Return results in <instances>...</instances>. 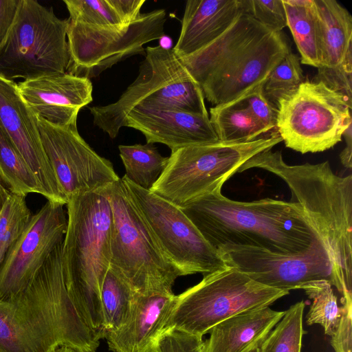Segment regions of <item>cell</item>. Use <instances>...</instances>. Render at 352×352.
Returning a JSON list of instances; mask_svg holds the SVG:
<instances>
[{
  "label": "cell",
  "mask_w": 352,
  "mask_h": 352,
  "mask_svg": "<svg viewBox=\"0 0 352 352\" xmlns=\"http://www.w3.org/2000/svg\"><path fill=\"white\" fill-rule=\"evenodd\" d=\"M69 19L35 0H19L11 29L0 46V76L27 80L67 72Z\"/></svg>",
  "instance_id": "cell-10"
},
{
  "label": "cell",
  "mask_w": 352,
  "mask_h": 352,
  "mask_svg": "<svg viewBox=\"0 0 352 352\" xmlns=\"http://www.w3.org/2000/svg\"><path fill=\"white\" fill-rule=\"evenodd\" d=\"M70 21L91 26L124 25L110 0H63Z\"/></svg>",
  "instance_id": "cell-33"
},
{
  "label": "cell",
  "mask_w": 352,
  "mask_h": 352,
  "mask_svg": "<svg viewBox=\"0 0 352 352\" xmlns=\"http://www.w3.org/2000/svg\"><path fill=\"white\" fill-rule=\"evenodd\" d=\"M301 289L312 300L306 316L307 324H318L326 335L332 336L340 320L342 307L338 305L331 283L325 280H315L306 283Z\"/></svg>",
  "instance_id": "cell-29"
},
{
  "label": "cell",
  "mask_w": 352,
  "mask_h": 352,
  "mask_svg": "<svg viewBox=\"0 0 352 352\" xmlns=\"http://www.w3.org/2000/svg\"><path fill=\"white\" fill-rule=\"evenodd\" d=\"M303 300L292 305L259 345V352H300L304 333Z\"/></svg>",
  "instance_id": "cell-30"
},
{
  "label": "cell",
  "mask_w": 352,
  "mask_h": 352,
  "mask_svg": "<svg viewBox=\"0 0 352 352\" xmlns=\"http://www.w3.org/2000/svg\"><path fill=\"white\" fill-rule=\"evenodd\" d=\"M342 136L344 137L346 145L340 154V161L342 165L348 168H351V154H352V135L351 125L344 132Z\"/></svg>",
  "instance_id": "cell-41"
},
{
  "label": "cell",
  "mask_w": 352,
  "mask_h": 352,
  "mask_svg": "<svg viewBox=\"0 0 352 352\" xmlns=\"http://www.w3.org/2000/svg\"><path fill=\"white\" fill-rule=\"evenodd\" d=\"M0 125L41 183L47 201L66 205L44 151L36 116L21 97L16 82L0 76Z\"/></svg>",
  "instance_id": "cell-17"
},
{
  "label": "cell",
  "mask_w": 352,
  "mask_h": 352,
  "mask_svg": "<svg viewBox=\"0 0 352 352\" xmlns=\"http://www.w3.org/2000/svg\"><path fill=\"white\" fill-rule=\"evenodd\" d=\"M218 252L228 267L274 289L289 292L320 280L331 283V263L320 240L306 251L298 254H280L236 245L222 247Z\"/></svg>",
  "instance_id": "cell-15"
},
{
  "label": "cell",
  "mask_w": 352,
  "mask_h": 352,
  "mask_svg": "<svg viewBox=\"0 0 352 352\" xmlns=\"http://www.w3.org/2000/svg\"><path fill=\"white\" fill-rule=\"evenodd\" d=\"M120 156L125 168L124 175L137 186L151 190L168 161L153 144L119 145Z\"/></svg>",
  "instance_id": "cell-26"
},
{
  "label": "cell",
  "mask_w": 352,
  "mask_h": 352,
  "mask_svg": "<svg viewBox=\"0 0 352 352\" xmlns=\"http://www.w3.org/2000/svg\"><path fill=\"white\" fill-rule=\"evenodd\" d=\"M287 27L300 55V63L320 67L313 0H283Z\"/></svg>",
  "instance_id": "cell-25"
},
{
  "label": "cell",
  "mask_w": 352,
  "mask_h": 352,
  "mask_svg": "<svg viewBox=\"0 0 352 352\" xmlns=\"http://www.w3.org/2000/svg\"><path fill=\"white\" fill-rule=\"evenodd\" d=\"M63 242L23 291L0 300V352H56L60 346L95 352L98 347L100 339L84 322L69 294Z\"/></svg>",
  "instance_id": "cell-1"
},
{
  "label": "cell",
  "mask_w": 352,
  "mask_h": 352,
  "mask_svg": "<svg viewBox=\"0 0 352 352\" xmlns=\"http://www.w3.org/2000/svg\"><path fill=\"white\" fill-rule=\"evenodd\" d=\"M106 188L68 199L62 250L69 294L84 322L100 339L105 337L100 292L110 267L113 228Z\"/></svg>",
  "instance_id": "cell-5"
},
{
  "label": "cell",
  "mask_w": 352,
  "mask_h": 352,
  "mask_svg": "<svg viewBox=\"0 0 352 352\" xmlns=\"http://www.w3.org/2000/svg\"><path fill=\"white\" fill-rule=\"evenodd\" d=\"M56 352H76L73 349L66 347V346H60L59 347Z\"/></svg>",
  "instance_id": "cell-42"
},
{
  "label": "cell",
  "mask_w": 352,
  "mask_h": 352,
  "mask_svg": "<svg viewBox=\"0 0 352 352\" xmlns=\"http://www.w3.org/2000/svg\"><path fill=\"white\" fill-rule=\"evenodd\" d=\"M341 302L342 315L331 344L335 352H352V300Z\"/></svg>",
  "instance_id": "cell-38"
},
{
  "label": "cell",
  "mask_w": 352,
  "mask_h": 352,
  "mask_svg": "<svg viewBox=\"0 0 352 352\" xmlns=\"http://www.w3.org/2000/svg\"><path fill=\"white\" fill-rule=\"evenodd\" d=\"M284 314L267 306L232 316L210 329L205 352H247L261 344Z\"/></svg>",
  "instance_id": "cell-22"
},
{
  "label": "cell",
  "mask_w": 352,
  "mask_h": 352,
  "mask_svg": "<svg viewBox=\"0 0 352 352\" xmlns=\"http://www.w3.org/2000/svg\"><path fill=\"white\" fill-rule=\"evenodd\" d=\"M166 21L164 9L141 13L124 25L91 26L69 20L67 72L91 80L132 56L145 54L144 45L164 36Z\"/></svg>",
  "instance_id": "cell-12"
},
{
  "label": "cell",
  "mask_w": 352,
  "mask_h": 352,
  "mask_svg": "<svg viewBox=\"0 0 352 352\" xmlns=\"http://www.w3.org/2000/svg\"><path fill=\"white\" fill-rule=\"evenodd\" d=\"M245 13L274 32L287 27L283 0H244Z\"/></svg>",
  "instance_id": "cell-35"
},
{
  "label": "cell",
  "mask_w": 352,
  "mask_h": 352,
  "mask_svg": "<svg viewBox=\"0 0 352 352\" xmlns=\"http://www.w3.org/2000/svg\"><path fill=\"white\" fill-rule=\"evenodd\" d=\"M291 51L282 32L242 12L217 38L179 58L214 106L232 101L263 84Z\"/></svg>",
  "instance_id": "cell-4"
},
{
  "label": "cell",
  "mask_w": 352,
  "mask_h": 352,
  "mask_svg": "<svg viewBox=\"0 0 352 352\" xmlns=\"http://www.w3.org/2000/svg\"><path fill=\"white\" fill-rule=\"evenodd\" d=\"M261 84L245 94L248 110L265 133L276 128L277 109L265 98Z\"/></svg>",
  "instance_id": "cell-37"
},
{
  "label": "cell",
  "mask_w": 352,
  "mask_h": 352,
  "mask_svg": "<svg viewBox=\"0 0 352 352\" xmlns=\"http://www.w3.org/2000/svg\"><path fill=\"white\" fill-rule=\"evenodd\" d=\"M64 206L47 201L32 214L0 265V300H8L23 291L63 242L67 226Z\"/></svg>",
  "instance_id": "cell-16"
},
{
  "label": "cell",
  "mask_w": 352,
  "mask_h": 352,
  "mask_svg": "<svg viewBox=\"0 0 352 352\" xmlns=\"http://www.w3.org/2000/svg\"><path fill=\"white\" fill-rule=\"evenodd\" d=\"M36 120L44 151L67 201L74 195L104 189L120 179L112 163L80 136L77 125H55L38 116Z\"/></svg>",
  "instance_id": "cell-14"
},
{
  "label": "cell",
  "mask_w": 352,
  "mask_h": 352,
  "mask_svg": "<svg viewBox=\"0 0 352 352\" xmlns=\"http://www.w3.org/2000/svg\"><path fill=\"white\" fill-rule=\"evenodd\" d=\"M303 82L300 58L291 50L270 74L263 87V94L277 109L278 102L296 91Z\"/></svg>",
  "instance_id": "cell-31"
},
{
  "label": "cell",
  "mask_w": 352,
  "mask_h": 352,
  "mask_svg": "<svg viewBox=\"0 0 352 352\" xmlns=\"http://www.w3.org/2000/svg\"><path fill=\"white\" fill-rule=\"evenodd\" d=\"M136 294L122 276L109 267L100 292L105 336L126 320Z\"/></svg>",
  "instance_id": "cell-28"
},
{
  "label": "cell",
  "mask_w": 352,
  "mask_h": 352,
  "mask_svg": "<svg viewBox=\"0 0 352 352\" xmlns=\"http://www.w3.org/2000/svg\"><path fill=\"white\" fill-rule=\"evenodd\" d=\"M203 93L170 48H145L135 80L115 102L89 108L95 126L114 139L135 107L175 110L209 116Z\"/></svg>",
  "instance_id": "cell-6"
},
{
  "label": "cell",
  "mask_w": 352,
  "mask_h": 352,
  "mask_svg": "<svg viewBox=\"0 0 352 352\" xmlns=\"http://www.w3.org/2000/svg\"><path fill=\"white\" fill-rule=\"evenodd\" d=\"M244 12V0L187 1L172 50L178 58L195 53L221 36Z\"/></svg>",
  "instance_id": "cell-21"
},
{
  "label": "cell",
  "mask_w": 352,
  "mask_h": 352,
  "mask_svg": "<svg viewBox=\"0 0 352 352\" xmlns=\"http://www.w3.org/2000/svg\"><path fill=\"white\" fill-rule=\"evenodd\" d=\"M269 171L283 180L324 247L332 266L331 285L352 300V176L336 175L328 162L289 165L272 148L252 157L238 170Z\"/></svg>",
  "instance_id": "cell-2"
},
{
  "label": "cell",
  "mask_w": 352,
  "mask_h": 352,
  "mask_svg": "<svg viewBox=\"0 0 352 352\" xmlns=\"http://www.w3.org/2000/svg\"><path fill=\"white\" fill-rule=\"evenodd\" d=\"M172 294H136L131 314L116 330L104 338L113 352H151L153 344L165 328L176 303Z\"/></svg>",
  "instance_id": "cell-20"
},
{
  "label": "cell",
  "mask_w": 352,
  "mask_h": 352,
  "mask_svg": "<svg viewBox=\"0 0 352 352\" xmlns=\"http://www.w3.org/2000/svg\"><path fill=\"white\" fill-rule=\"evenodd\" d=\"M245 94L210 109L209 119L220 141L246 142L265 133L251 116Z\"/></svg>",
  "instance_id": "cell-24"
},
{
  "label": "cell",
  "mask_w": 352,
  "mask_h": 352,
  "mask_svg": "<svg viewBox=\"0 0 352 352\" xmlns=\"http://www.w3.org/2000/svg\"><path fill=\"white\" fill-rule=\"evenodd\" d=\"M352 47L346 52L342 62L336 67L318 68L313 81H320L330 89L352 100Z\"/></svg>",
  "instance_id": "cell-34"
},
{
  "label": "cell",
  "mask_w": 352,
  "mask_h": 352,
  "mask_svg": "<svg viewBox=\"0 0 352 352\" xmlns=\"http://www.w3.org/2000/svg\"><path fill=\"white\" fill-rule=\"evenodd\" d=\"M19 0H0V46L13 24Z\"/></svg>",
  "instance_id": "cell-39"
},
{
  "label": "cell",
  "mask_w": 352,
  "mask_h": 352,
  "mask_svg": "<svg viewBox=\"0 0 352 352\" xmlns=\"http://www.w3.org/2000/svg\"><path fill=\"white\" fill-rule=\"evenodd\" d=\"M111 5L126 23H130L141 14L145 0H110Z\"/></svg>",
  "instance_id": "cell-40"
},
{
  "label": "cell",
  "mask_w": 352,
  "mask_h": 352,
  "mask_svg": "<svg viewBox=\"0 0 352 352\" xmlns=\"http://www.w3.org/2000/svg\"><path fill=\"white\" fill-rule=\"evenodd\" d=\"M124 126L140 131L146 143L163 144L171 151L219 140L209 116L182 111L136 107L126 116Z\"/></svg>",
  "instance_id": "cell-19"
},
{
  "label": "cell",
  "mask_w": 352,
  "mask_h": 352,
  "mask_svg": "<svg viewBox=\"0 0 352 352\" xmlns=\"http://www.w3.org/2000/svg\"><path fill=\"white\" fill-rule=\"evenodd\" d=\"M289 291L262 285L233 267L204 276L177 296L165 325L201 337L218 323L245 311L270 306Z\"/></svg>",
  "instance_id": "cell-9"
},
{
  "label": "cell",
  "mask_w": 352,
  "mask_h": 352,
  "mask_svg": "<svg viewBox=\"0 0 352 352\" xmlns=\"http://www.w3.org/2000/svg\"><path fill=\"white\" fill-rule=\"evenodd\" d=\"M313 1L320 67H336L352 47V16L335 0Z\"/></svg>",
  "instance_id": "cell-23"
},
{
  "label": "cell",
  "mask_w": 352,
  "mask_h": 352,
  "mask_svg": "<svg viewBox=\"0 0 352 352\" xmlns=\"http://www.w3.org/2000/svg\"><path fill=\"white\" fill-rule=\"evenodd\" d=\"M31 216L25 197L9 192L0 210V265L25 230Z\"/></svg>",
  "instance_id": "cell-32"
},
{
  "label": "cell",
  "mask_w": 352,
  "mask_h": 352,
  "mask_svg": "<svg viewBox=\"0 0 352 352\" xmlns=\"http://www.w3.org/2000/svg\"><path fill=\"white\" fill-rule=\"evenodd\" d=\"M179 208L217 251L236 245L298 254L320 240L294 201L270 198L234 201L219 188Z\"/></svg>",
  "instance_id": "cell-3"
},
{
  "label": "cell",
  "mask_w": 352,
  "mask_h": 352,
  "mask_svg": "<svg viewBox=\"0 0 352 352\" xmlns=\"http://www.w3.org/2000/svg\"><path fill=\"white\" fill-rule=\"evenodd\" d=\"M351 104L320 81H304L278 102L276 131L287 148L302 154L324 151L351 125Z\"/></svg>",
  "instance_id": "cell-11"
},
{
  "label": "cell",
  "mask_w": 352,
  "mask_h": 352,
  "mask_svg": "<svg viewBox=\"0 0 352 352\" xmlns=\"http://www.w3.org/2000/svg\"><path fill=\"white\" fill-rule=\"evenodd\" d=\"M113 214L110 267L143 295L172 294L182 273L166 256L120 178L106 188Z\"/></svg>",
  "instance_id": "cell-7"
},
{
  "label": "cell",
  "mask_w": 352,
  "mask_h": 352,
  "mask_svg": "<svg viewBox=\"0 0 352 352\" xmlns=\"http://www.w3.org/2000/svg\"><path fill=\"white\" fill-rule=\"evenodd\" d=\"M17 87L36 116L62 126L76 125L80 110L93 100L91 80L68 72L24 80Z\"/></svg>",
  "instance_id": "cell-18"
},
{
  "label": "cell",
  "mask_w": 352,
  "mask_h": 352,
  "mask_svg": "<svg viewBox=\"0 0 352 352\" xmlns=\"http://www.w3.org/2000/svg\"><path fill=\"white\" fill-rule=\"evenodd\" d=\"M121 179L162 250L182 276H204L228 267L179 207L124 176Z\"/></svg>",
  "instance_id": "cell-13"
},
{
  "label": "cell",
  "mask_w": 352,
  "mask_h": 352,
  "mask_svg": "<svg viewBox=\"0 0 352 352\" xmlns=\"http://www.w3.org/2000/svg\"><path fill=\"white\" fill-rule=\"evenodd\" d=\"M0 179L9 192L26 197L30 193L45 196L35 174L16 150L0 125Z\"/></svg>",
  "instance_id": "cell-27"
},
{
  "label": "cell",
  "mask_w": 352,
  "mask_h": 352,
  "mask_svg": "<svg viewBox=\"0 0 352 352\" xmlns=\"http://www.w3.org/2000/svg\"><path fill=\"white\" fill-rule=\"evenodd\" d=\"M280 142L276 131L250 142L219 140L172 151L166 167L150 191L181 207L221 188L249 159Z\"/></svg>",
  "instance_id": "cell-8"
},
{
  "label": "cell",
  "mask_w": 352,
  "mask_h": 352,
  "mask_svg": "<svg viewBox=\"0 0 352 352\" xmlns=\"http://www.w3.org/2000/svg\"><path fill=\"white\" fill-rule=\"evenodd\" d=\"M151 352H205L202 337L170 328L164 329L155 340Z\"/></svg>",
  "instance_id": "cell-36"
},
{
  "label": "cell",
  "mask_w": 352,
  "mask_h": 352,
  "mask_svg": "<svg viewBox=\"0 0 352 352\" xmlns=\"http://www.w3.org/2000/svg\"><path fill=\"white\" fill-rule=\"evenodd\" d=\"M259 346H256L247 352H259Z\"/></svg>",
  "instance_id": "cell-43"
}]
</instances>
